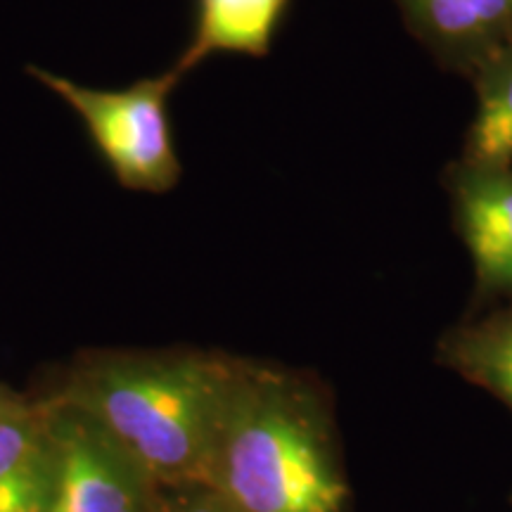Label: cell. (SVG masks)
I'll list each match as a JSON object with an SVG mask.
<instances>
[{
    "label": "cell",
    "instance_id": "4fadbf2b",
    "mask_svg": "<svg viewBox=\"0 0 512 512\" xmlns=\"http://www.w3.org/2000/svg\"><path fill=\"white\" fill-rule=\"evenodd\" d=\"M510 503H512V496H510Z\"/></svg>",
    "mask_w": 512,
    "mask_h": 512
},
{
    "label": "cell",
    "instance_id": "52a82bcc",
    "mask_svg": "<svg viewBox=\"0 0 512 512\" xmlns=\"http://www.w3.org/2000/svg\"><path fill=\"white\" fill-rule=\"evenodd\" d=\"M292 0H195V29L171 69L185 79L221 53L266 57Z\"/></svg>",
    "mask_w": 512,
    "mask_h": 512
},
{
    "label": "cell",
    "instance_id": "7c38bea8",
    "mask_svg": "<svg viewBox=\"0 0 512 512\" xmlns=\"http://www.w3.org/2000/svg\"><path fill=\"white\" fill-rule=\"evenodd\" d=\"M19 399L17 394H12L8 387H3V384H0V411H5V408L10 406V403H15Z\"/></svg>",
    "mask_w": 512,
    "mask_h": 512
},
{
    "label": "cell",
    "instance_id": "5b68a950",
    "mask_svg": "<svg viewBox=\"0 0 512 512\" xmlns=\"http://www.w3.org/2000/svg\"><path fill=\"white\" fill-rule=\"evenodd\" d=\"M446 188L475 268L477 297L512 302V166L458 159L446 169Z\"/></svg>",
    "mask_w": 512,
    "mask_h": 512
},
{
    "label": "cell",
    "instance_id": "ba28073f",
    "mask_svg": "<svg viewBox=\"0 0 512 512\" xmlns=\"http://www.w3.org/2000/svg\"><path fill=\"white\" fill-rule=\"evenodd\" d=\"M53 453L41 403L0 411V512H48Z\"/></svg>",
    "mask_w": 512,
    "mask_h": 512
},
{
    "label": "cell",
    "instance_id": "30bf717a",
    "mask_svg": "<svg viewBox=\"0 0 512 512\" xmlns=\"http://www.w3.org/2000/svg\"><path fill=\"white\" fill-rule=\"evenodd\" d=\"M477 110L465 138L463 162L512 166V41L472 76Z\"/></svg>",
    "mask_w": 512,
    "mask_h": 512
},
{
    "label": "cell",
    "instance_id": "3957f363",
    "mask_svg": "<svg viewBox=\"0 0 512 512\" xmlns=\"http://www.w3.org/2000/svg\"><path fill=\"white\" fill-rule=\"evenodd\" d=\"M29 74L72 107L119 185L152 195L176 188L183 164L169 100L183 79L174 69L114 91L81 86L41 67H29Z\"/></svg>",
    "mask_w": 512,
    "mask_h": 512
},
{
    "label": "cell",
    "instance_id": "8fae6325",
    "mask_svg": "<svg viewBox=\"0 0 512 512\" xmlns=\"http://www.w3.org/2000/svg\"><path fill=\"white\" fill-rule=\"evenodd\" d=\"M152 512H235L207 482L157 486Z\"/></svg>",
    "mask_w": 512,
    "mask_h": 512
},
{
    "label": "cell",
    "instance_id": "277c9868",
    "mask_svg": "<svg viewBox=\"0 0 512 512\" xmlns=\"http://www.w3.org/2000/svg\"><path fill=\"white\" fill-rule=\"evenodd\" d=\"M41 411L53 453L48 512H152L155 482L91 415L60 396Z\"/></svg>",
    "mask_w": 512,
    "mask_h": 512
},
{
    "label": "cell",
    "instance_id": "9c48e42d",
    "mask_svg": "<svg viewBox=\"0 0 512 512\" xmlns=\"http://www.w3.org/2000/svg\"><path fill=\"white\" fill-rule=\"evenodd\" d=\"M437 361L512 413V302L453 325L439 339Z\"/></svg>",
    "mask_w": 512,
    "mask_h": 512
},
{
    "label": "cell",
    "instance_id": "6da1fadb",
    "mask_svg": "<svg viewBox=\"0 0 512 512\" xmlns=\"http://www.w3.org/2000/svg\"><path fill=\"white\" fill-rule=\"evenodd\" d=\"M235 512H351L335 403L316 377L240 358L207 479Z\"/></svg>",
    "mask_w": 512,
    "mask_h": 512
},
{
    "label": "cell",
    "instance_id": "8992f818",
    "mask_svg": "<svg viewBox=\"0 0 512 512\" xmlns=\"http://www.w3.org/2000/svg\"><path fill=\"white\" fill-rule=\"evenodd\" d=\"M413 38L446 72L472 79L512 41V0H392Z\"/></svg>",
    "mask_w": 512,
    "mask_h": 512
},
{
    "label": "cell",
    "instance_id": "7a4b0ae2",
    "mask_svg": "<svg viewBox=\"0 0 512 512\" xmlns=\"http://www.w3.org/2000/svg\"><path fill=\"white\" fill-rule=\"evenodd\" d=\"M238 361L195 349L102 354L57 396L91 415L155 486L204 482Z\"/></svg>",
    "mask_w": 512,
    "mask_h": 512
}]
</instances>
